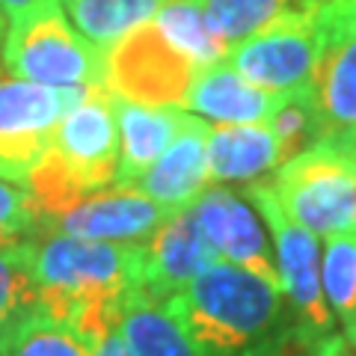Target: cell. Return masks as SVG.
Wrapping results in <instances>:
<instances>
[{"mask_svg":"<svg viewBox=\"0 0 356 356\" xmlns=\"http://www.w3.org/2000/svg\"><path fill=\"white\" fill-rule=\"evenodd\" d=\"M0 356H89V344L74 324L33 303L0 327Z\"/></svg>","mask_w":356,"mask_h":356,"instance_id":"cell-20","label":"cell"},{"mask_svg":"<svg viewBox=\"0 0 356 356\" xmlns=\"http://www.w3.org/2000/svg\"><path fill=\"white\" fill-rule=\"evenodd\" d=\"M163 303L208 356H243L288 324L280 285L229 261L205 267Z\"/></svg>","mask_w":356,"mask_h":356,"instance_id":"cell-2","label":"cell"},{"mask_svg":"<svg viewBox=\"0 0 356 356\" xmlns=\"http://www.w3.org/2000/svg\"><path fill=\"white\" fill-rule=\"evenodd\" d=\"M83 89H57L18 77H0V178L27 184L48 152L54 128Z\"/></svg>","mask_w":356,"mask_h":356,"instance_id":"cell-9","label":"cell"},{"mask_svg":"<svg viewBox=\"0 0 356 356\" xmlns=\"http://www.w3.org/2000/svg\"><path fill=\"white\" fill-rule=\"evenodd\" d=\"M330 0H202L208 30L222 48L238 44L273 24L291 18H312L327 9Z\"/></svg>","mask_w":356,"mask_h":356,"instance_id":"cell-19","label":"cell"},{"mask_svg":"<svg viewBox=\"0 0 356 356\" xmlns=\"http://www.w3.org/2000/svg\"><path fill=\"white\" fill-rule=\"evenodd\" d=\"M282 102L285 95L250 83L226 60H220L196 72L187 89L184 110L211 119L214 125H247V122H267Z\"/></svg>","mask_w":356,"mask_h":356,"instance_id":"cell-14","label":"cell"},{"mask_svg":"<svg viewBox=\"0 0 356 356\" xmlns=\"http://www.w3.org/2000/svg\"><path fill=\"white\" fill-rule=\"evenodd\" d=\"M119 128L113 92L98 83L83 95L54 128L48 152L27 175V187L42 214V226L72 211L86 196L116 181Z\"/></svg>","mask_w":356,"mask_h":356,"instance_id":"cell-1","label":"cell"},{"mask_svg":"<svg viewBox=\"0 0 356 356\" xmlns=\"http://www.w3.org/2000/svg\"><path fill=\"white\" fill-rule=\"evenodd\" d=\"M208 131L211 125L205 119L187 113L172 143L134 187L170 211L191 208L208 187Z\"/></svg>","mask_w":356,"mask_h":356,"instance_id":"cell-13","label":"cell"},{"mask_svg":"<svg viewBox=\"0 0 356 356\" xmlns=\"http://www.w3.org/2000/svg\"><path fill=\"white\" fill-rule=\"evenodd\" d=\"M77 33L107 54L128 30L158 15L163 0H63Z\"/></svg>","mask_w":356,"mask_h":356,"instance_id":"cell-21","label":"cell"},{"mask_svg":"<svg viewBox=\"0 0 356 356\" xmlns=\"http://www.w3.org/2000/svg\"><path fill=\"white\" fill-rule=\"evenodd\" d=\"M282 163V146L267 122L214 125L208 131V181L214 184H250Z\"/></svg>","mask_w":356,"mask_h":356,"instance_id":"cell-16","label":"cell"},{"mask_svg":"<svg viewBox=\"0 0 356 356\" xmlns=\"http://www.w3.org/2000/svg\"><path fill=\"white\" fill-rule=\"evenodd\" d=\"M3 69L18 81L86 89L104 83V54L65 21L63 6H54L9 27Z\"/></svg>","mask_w":356,"mask_h":356,"instance_id":"cell-6","label":"cell"},{"mask_svg":"<svg viewBox=\"0 0 356 356\" xmlns=\"http://www.w3.org/2000/svg\"><path fill=\"white\" fill-rule=\"evenodd\" d=\"M217 259L214 247L202 235V226L191 208L172 211L149 241H143L140 291L154 300H170L187 288Z\"/></svg>","mask_w":356,"mask_h":356,"instance_id":"cell-12","label":"cell"},{"mask_svg":"<svg viewBox=\"0 0 356 356\" xmlns=\"http://www.w3.org/2000/svg\"><path fill=\"white\" fill-rule=\"evenodd\" d=\"M353 350H356V339H353Z\"/></svg>","mask_w":356,"mask_h":356,"instance_id":"cell-33","label":"cell"},{"mask_svg":"<svg viewBox=\"0 0 356 356\" xmlns=\"http://www.w3.org/2000/svg\"><path fill=\"white\" fill-rule=\"evenodd\" d=\"M243 196L261 214L270 229L276 273H280V291L288 303V324H291L306 341L315 344L318 339L330 336L336 330V318L324 300V285H321V241L303 229L288 211L280 205L273 187L267 178L250 181Z\"/></svg>","mask_w":356,"mask_h":356,"instance_id":"cell-5","label":"cell"},{"mask_svg":"<svg viewBox=\"0 0 356 356\" xmlns=\"http://www.w3.org/2000/svg\"><path fill=\"white\" fill-rule=\"evenodd\" d=\"M54 6H63V3L60 0H0V9H3L9 24H21V21H27Z\"/></svg>","mask_w":356,"mask_h":356,"instance_id":"cell-28","label":"cell"},{"mask_svg":"<svg viewBox=\"0 0 356 356\" xmlns=\"http://www.w3.org/2000/svg\"><path fill=\"white\" fill-rule=\"evenodd\" d=\"M116 321L134 356H208L175 321L170 306L140 288H131L119 300Z\"/></svg>","mask_w":356,"mask_h":356,"instance_id":"cell-18","label":"cell"},{"mask_svg":"<svg viewBox=\"0 0 356 356\" xmlns=\"http://www.w3.org/2000/svg\"><path fill=\"white\" fill-rule=\"evenodd\" d=\"M321 285L332 318L344 327V339H356V235L327 238L321 252Z\"/></svg>","mask_w":356,"mask_h":356,"instance_id":"cell-22","label":"cell"},{"mask_svg":"<svg viewBox=\"0 0 356 356\" xmlns=\"http://www.w3.org/2000/svg\"><path fill=\"white\" fill-rule=\"evenodd\" d=\"M154 18H158L154 24L163 30V36L181 54H187L199 69L226 57L222 42L208 30L202 0H163Z\"/></svg>","mask_w":356,"mask_h":356,"instance_id":"cell-23","label":"cell"},{"mask_svg":"<svg viewBox=\"0 0 356 356\" xmlns=\"http://www.w3.org/2000/svg\"><path fill=\"white\" fill-rule=\"evenodd\" d=\"M321 137L356 134V33H332L306 86Z\"/></svg>","mask_w":356,"mask_h":356,"instance_id":"cell-15","label":"cell"},{"mask_svg":"<svg viewBox=\"0 0 356 356\" xmlns=\"http://www.w3.org/2000/svg\"><path fill=\"white\" fill-rule=\"evenodd\" d=\"M196 72L199 65L152 21L128 30L104 54V86L143 107H184Z\"/></svg>","mask_w":356,"mask_h":356,"instance_id":"cell-7","label":"cell"},{"mask_svg":"<svg viewBox=\"0 0 356 356\" xmlns=\"http://www.w3.org/2000/svg\"><path fill=\"white\" fill-rule=\"evenodd\" d=\"M280 205L318 238L356 235V149L344 137H321L270 178Z\"/></svg>","mask_w":356,"mask_h":356,"instance_id":"cell-4","label":"cell"},{"mask_svg":"<svg viewBox=\"0 0 356 356\" xmlns=\"http://www.w3.org/2000/svg\"><path fill=\"white\" fill-rule=\"evenodd\" d=\"M116 312L119 306H102V309H89L86 315L74 321L77 332L89 344V356H134L119 332Z\"/></svg>","mask_w":356,"mask_h":356,"instance_id":"cell-26","label":"cell"},{"mask_svg":"<svg viewBox=\"0 0 356 356\" xmlns=\"http://www.w3.org/2000/svg\"><path fill=\"white\" fill-rule=\"evenodd\" d=\"M116 128H119V166L116 181L119 187H134V181L161 158L170 146L178 128L184 125V107H143L113 95Z\"/></svg>","mask_w":356,"mask_h":356,"instance_id":"cell-17","label":"cell"},{"mask_svg":"<svg viewBox=\"0 0 356 356\" xmlns=\"http://www.w3.org/2000/svg\"><path fill=\"white\" fill-rule=\"evenodd\" d=\"M332 36L327 13L291 18L232 44L226 60L241 77L276 95L306 89Z\"/></svg>","mask_w":356,"mask_h":356,"instance_id":"cell-8","label":"cell"},{"mask_svg":"<svg viewBox=\"0 0 356 356\" xmlns=\"http://www.w3.org/2000/svg\"><path fill=\"white\" fill-rule=\"evenodd\" d=\"M42 235V214L30 187L0 178V247L30 241Z\"/></svg>","mask_w":356,"mask_h":356,"instance_id":"cell-25","label":"cell"},{"mask_svg":"<svg viewBox=\"0 0 356 356\" xmlns=\"http://www.w3.org/2000/svg\"><path fill=\"white\" fill-rule=\"evenodd\" d=\"M344 140H350V146L356 149V134H353V137H344Z\"/></svg>","mask_w":356,"mask_h":356,"instance_id":"cell-32","label":"cell"},{"mask_svg":"<svg viewBox=\"0 0 356 356\" xmlns=\"http://www.w3.org/2000/svg\"><path fill=\"white\" fill-rule=\"evenodd\" d=\"M172 211L154 202L137 187H104L72 211L48 220L42 235H69L83 241H110V243H143L154 235V229Z\"/></svg>","mask_w":356,"mask_h":356,"instance_id":"cell-11","label":"cell"},{"mask_svg":"<svg viewBox=\"0 0 356 356\" xmlns=\"http://www.w3.org/2000/svg\"><path fill=\"white\" fill-rule=\"evenodd\" d=\"M30 241L0 247V327L21 309L36 303V282L30 270Z\"/></svg>","mask_w":356,"mask_h":356,"instance_id":"cell-24","label":"cell"},{"mask_svg":"<svg viewBox=\"0 0 356 356\" xmlns=\"http://www.w3.org/2000/svg\"><path fill=\"white\" fill-rule=\"evenodd\" d=\"M143 243L83 241L69 235H39L30 243V270L36 303L74 324L89 309L119 306L140 288Z\"/></svg>","mask_w":356,"mask_h":356,"instance_id":"cell-3","label":"cell"},{"mask_svg":"<svg viewBox=\"0 0 356 356\" xmlns=\"http://www.w3.org/2000/svg\"><path fill=\"white\" fill-rule=\"evenodd\" d=\"M193 214L220 261L243 267V270L280 285L273 243L261 226L259 211L252 208L247 196L235 193L226 184L205 187V193L193 202Z\"/></svg>","mask_w":356,"mask_h":356,"instance_id":"cell-10","label":"cell"},{"mask_svg":"<svg viewBox=\"0 0 356 356\" xmlns=\"http://www.w3.org/2000/svg\"><path fill=\"white\" fill-rule=\"evenodd\" d=\"M309 350H312V341H306L291 324H285L276 330L270 339L255 344V348L247 350L243 356H309Z\"/></svg>","mask_w":356,"mask_h":356,"instance_id":"cell-27","label":"cell"},{"mask_svg":"<svg viewBox=\"0 0 356 356\" xmlns=\"http://www.w3.org/2000/svg\"><path fill=\"white\" fill-rule=\"evenodd\" d=\"M324 13L332 33H356V0H330Z\"/></svg>","mask_w":356,"mask_h":356,"instance_id":"cell-29","label":"cell"},{"mask_svg":"<svg viewBox=\"0 0 356 356\" xmlns=\"http://www.w3.org/2000/svg\"><path fill=\"white\" fill-rule=\"evenodd\" d=\"M309 356H356V350H353V344L341 336V332L332 330L330 336L318 339L315 344H312Z\"/></svg>","mask_w":356,"mask_h":356,"instance_id":"cell-30","label":"cell"},{"mask_svg":"<svg viewBox=\"0 0 356 356\" xmlns=\"http://www.w3.org/2000/svg\"><path fill=\"white\" fill-rule=\"evenodd\" d=\"M3 42H6V15L0 9V65H3Z\"/></svg>","mask_w":356,"mask_h":356,"instance_id":"cell-31","label":"cell"}]
</instances>
